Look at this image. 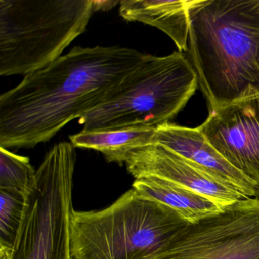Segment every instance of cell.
<instances>
[{"instance_id":"9c48e42d","label":"cell","mask_w":259,"mask_h":259,"mask_svg":"<svg viewBox=\"0 0 259 259\" xmlns=\"http://www.w3.org/2000/svg\"><path fill=\"white\" fill-rule=\"evenodd\" d=\"M135 178L154 176L205 195L224 205L248 198L193 162L160 144L135 150L125 163Z\"/></svg>"},{"instance_id":"7a4b0ae2","label":"cell","mask_w":259,"mask_h":259,"mask_svg":"<svg viewBox=\"0 0 259 259\" xmlns=\"http://www.w3.org/2000/svg\"><path fill=\"white\" fill-rule=\"evenodd\" d=\"M188 58L209 110L259 95V0H195Z\"/></svg>"},{"instance_id":"5bb4252c","label":"cell","mask_w":259,"mask_h":259,"mask_svg":"<svg viewBox=\"0 0 259 259\" xmlns=\"http://www.w3.org/2000/svg\"><path fill=\"white\" fill-rule=\"evenodd\" d=\"M28 195L0 189V251L10 254L13 250L23 222Z\"/></svg>"},{"instance_id":"8fae6325","label":"cell","mask_w":259,"mask_h":259,"mask_svg":"<svg viewBox=\"0 0 259 259\" xmlns=\"http://www.w3.org/2000/svg\"><path fill=\"white\" fill-rule=\"evenodd\" d=\"M195 0H122L119 14L128 22L154 27L166 34L180 52L189 49V12Z\"/></svg>"},{"instance_id":"9a60e30c","label":"cell","mask_w":259,"mask_h":259,"mask_svg":"<svg viewBox=\"0 0 259 259\" xmlns=\"http://www.w3.org/2000/svg\"><path fill=\"white\" fill-rule=\"evenodd\" d=\"M35 183L36 171L29 159L0 147V189H13L28 195Z\"/></svg>"},{"instance_id":"52a82bcc","label":"cell","mask_w":259,"mask_h":259,"mask_svg":"<svg viewBox=\"0 0 259 259\" xmlns=\"http://www.w3.org/2000/svg\"><path fill=\"white\" fill-rule=\"evenodd\" d=\"M153 259H259V199L244 198L189 223Z\"/></svg>"},{"instance_id":"8992f818","label":"cell","mask_w":259,"mask_h":259,"mask_svg":"<svg viewBox=\"0 0 259 259\" xmlns=\"http://www.w3.org/2000/svg\"><path fill=\"white\" fill-rule=\"evenodd\" d=\"M76 163L71 142L56 144L36 171L20 231L9 259H72L70 218Z\"/></svg>"},{"instance_id":"277c9868","label":"cell","mask_w":259,"mask_h":259,"mask_svg":"<svg viewBox=\"0 0 259 259\" xmlns=\"http://www.w3.org/2000/svg\"><path fill=\"white\" fill-rule=\"evenodd\" d=\"M198 87L196 72L183 52L146 54L112 96L78 119L83 130L157 128L169 123Z\"/></svg>"},{"instance_id":"4fadbf2b","label":"cell","mask_w":259,"mask_h":259,"mask_svg":"<svg viewBox=\"0 0 259 259\" xmlns=\"http://www.w3.org/2000/svg\"><path fill=\"white\" fill-rule=\"evenodd\" d=\"M156 128L145 126L120 127L107 130H81L69 136L75 148L99 151L109 163L125 164L135 150L154 144Z\"/></svg>"},{"instance_id":"7c38bea8","label":"cell","mask_w":259,"mask_h":259,"mask_svg":"<svg viewBox=\"0 0 259 259\" xmlns=\"http://www.w3.org/2000/svg\"><path fill=\"white\" fill-rule=\"evenodd\" d=\"M133 189L138 195L146 199L174 209L189 223L196 222L218 213L227 206L205 195L154 176L136 179Z\"/></svg>"},{"instance_id":"2e32d148","label":"cell","mask_w":259,"mask_h":259,"mask_svg":"<svg viewBox=\"0 0 259 259\" xmlns=\"http://www.w3.org/2000/svg\"><path fill=\"white\" fill-rule=\"evenodd\" d=\"M120 4V1H113V0H92L94 13L99 11H109V10L116 7L117 4Z\"/></svg>"},{"instance_id":"6da1fadb","label":"cell","mask_w":259,"mask_h":259,"mask_svg":"<svg viewBox=\"0 0 259 259\" xmlns=\"http://www.w3.org/2000/svg\"><path fill=\"white\" fill-rule=\"evenodd\" d=\"M146 54L122 47H74L0 96V147L34 148L114 94Z\"/></svg>"},{"instance_id":"ba28073f","label":"cell","mask_w":259,"mask_h":259,"mask_svg":"<svg viewBox=\"0 0 259 259\" xmlns=\"http://www.w3.org/2000/svg\"><path fill=\"white\" fill-rule=\"evenodd\" d=\"M198 128L231 166L259 187V95L210 109Z\"/></svg>"},{"instance_id":"5b68a950","label":"cell","mask_w":259,"mask_h":259,"mask_svg":"<svg viewBox=\"0 0 259 259\" xmlns=\"http://www.w3.org/2000/svg\"><path fill=\"white\" fill-rule=\"evenodd\" d=\"M92 0H0V75H27L82 34Z\"/></svg>"},{"instance_id":"30bf717a","label":"cell","mask_w":259,"mask_h":259,"mask_svg":"<svg viewBox=\"0 0 259 259\" xmlns=\"http://www.w3.org/2000/svg\"><path fill=\"white\" fill-rule=\"evenodd\" d=\"M153 142L160 144L231 186L248 198L259 187L230 164L207 142L199 128L166 123L156 128Z\"/></svg>"},{"instance_id":"3957f363","label":"cell","mask_w":259,"mask_h":259,"mask_svg":"<svg viewBox=\"0 0 259 259\" xmlns=\"http://www.w3.org/2000/svg\"><path fill=\"white\" fill-rule=\"evenodd\" d=\"M189 223L132 189L103 210H73L71 254L72 259H153Z\"/></svg>"}]
</instances>
